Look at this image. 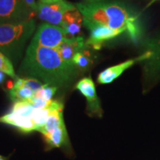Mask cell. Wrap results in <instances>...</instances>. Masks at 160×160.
<instances>
[{
	"mask_svg": "<svg viewBox=\"0 0 160 160\" xmlns=\"http://www.w3.org/2000/svg\"><path fill=\"white\" fill-rule=\"evenodd\" d=\"M83 19L127 32L132 41L137 42L142 36L139 14L134 8L119 0L82 2L76 4Z\"/></svg>",
	"mask_w": 160,
	"mask_h": 160,
	"instance_id": "obj_1",
	"label": "cell"
},
{
	"mask_svg": "<svg viewBox=\"0 0 160 160\" xmlns=\"http://www.w3.org/2000/svg\"><path fill=\"white\" fill-rule=\"evenodd\" d=\"M74 65L62 59L56 49L31 43L26 51L20 71L29 78H34L44 84L59 88L68 83L74 77Z\"/></svg>",
	"mask_w": 160,
	"mask_h": 160,
	"instance_id": "obj_2",
	"label": "cell"
},
{
	"mask_svg": "<svg viewBox=\"0 0 160 160\" xmlns=\"http://www.w3.org/2000/svg\"><path fill=\"white\" fill-rule=\"evenodd\" d=\"M35 28L33 18L0 25V51L11 61L17 62L22 53L26 42L33 35Z\"/></svg>",
	"mask_w": 160,
	"mask_h": 160,
	"instance_id": "obj_3",
	"label": "cell"
},
{
	"mask_svg": "<svg viewBox=\"0 0 160 160\" xmlns=\"http://www.w3.org/2000/svg\"><path fill=\"white\" fill-rule=\"evenodd\" d=\"M143 51L151 56L142 63L143 93H148L160 82V32L146 38L142 42Z\"/></svg>",
	"mask_w": 160,
	"mask_h": 160,
	"instance_id": "obj_4",
	"label": "cell"
},
{
	"mask_svg": "<svg viewBox=\"0 0 160 160\" xmlns=\"http://www.w3.org/2000/svg\"><path fill=\"white\" fill-rule=\"evenodd\" d=\"M34 108L28 101L16 102L7 114L0 117V122L12 125L22 133H31L36 131L32 120V113Z\"/></svg>",
	"mask_w": 160,
	"mask_h": 160,
	"instance_id": "obj_5",
	"label": "cell"
},
{
	"mask_svg": "<svg viewBox=\"0 0 160 160\" xmlns=\"http://www.w3.org/2000/svg\"><path fill=\"white\" fill-rule=\"evenodd\" d=\"M75 8V5L67 0H59L55 2H42L39 0L37 2L36 14L45 23L60 27L65 13Z\"/></svg>",
	"mask_w": 160,
	"mask_h": 160,
	"instance_id": "obj_6",
	"label": "cell"
},
{
	"mask_svg": "<svg viewBox=\"0 0 160 160\" xmlns=\"http://www.w3.org/2000/svg\"><path fill=\"white\" fill-rule=\"evenodd\" d=\"M67 38L65 31L61 27L43 23L39 26L31 43L41 47L57 49Z\"/></svg>",
	"mask_w": 160,
	"mask_h": 160,
	"instance_id": "obj_7",
	"label": "cell"
},
{
	"mask_svg": "<svg viewBox=\"0 0 160 160\" xmlns=\"http://www.w3.org/2000/svg\"><path fill=\"white\" fill-rule=\"evenodd\" d=\"M32 18L33 14L23 0H0V25L26 21Z\"/></svg>",
	"mask_w": 160,
	"mask_h": 160,
	"instance_id": "obj_8",
	"label": "cell"
},
{
	"mask_svg": "<svg viewBox=\"0 0 160 160\" xmlns=\"http://www.w3.org/2000/svg\"><path fill=\"white\" fill-rule=\"evenodd\" d=\"M83 25L90 31L88 39L85 41L87 47H91L94 50H100L105 42L113 39L125 33L123 30L113 29L107 26L90 22L83 19Z\"/></svg>",
	"mask_w": 160,
	"mask_h": 160,
	"instance_id": "obj_9",
	"label": "cell"
},
{
	"mask_svg": "<svg viewBox=\"0 0 160 160\" xmlns=\"http://www.w3.org/2000/svg\"><path fill=\"white\" fill-rule=\"evenodd\" d=\"M76 88L86 98V112L90 117L101 118L103 115L101 102L97 94L96 86L91 77H85L78 82Z\"/></svg>",
	"mask_w": 160,
	"mask_h": 160,
	"instance_id": "obj_10",
	"label": "cell"
},
{
	"mask_svg": "<svg viewBox=\"0 0 160 160\" xmlns=\"http://www.w3.org/2000/svg\"><path fill=\"white\" fill-rule=\"evenodd\" d=\"M151 56L149 51H143L139 57L131 59L123 62L118 64L117 65L111 66L108 68L99 73L97 77V82L99 84H109L113 82L115 79L120 77L126 70L132 67L137 63H141L147 59H148Z\"/></svg>",
	"mask_w": 160,
	"mask_h": 160,
	"instance_id": "obj_11",
	"label": "cell"
},
{
	"mask_svg": "<svg viewBox=\"0 0 160 160\" xmlns=\"http://www.w3.org/2000/svg\"><path fill=\"white\" fill-rule=\"evenodd\" d=\"M85 39L81 36L67 38L56 49L60 57L67 63L73 64V58L76 53L86 50Z\"/></svg>",
	"mask_w": 160,
	"mask_h": 160,
	"instance_id": "obj_12",
	"label": "cell"
},
{
	"mask_svg": "<svg viewBox=\"0 0 160 160\" xmlns=\"http://www.w3.org/2000/svg\"><path fill=\"white\" fill-rule=\"evenodd\" d=\"M82 24V15L76 7L65 13L60 27L65 31L68 38H72L79 36Z\"/></svg>",
	"mask_w": 160,
	"mask_h": 160,
	"instance_id": "obj_13",
	"label": "cell"
},
{
	"mask_svg": "<svg viewBox=\"0 0 160 160\" xmlns=\"http://www.w3.org/2000/svg\"><path fill=\"white\" fill-rule=\"evenodd\" d=\"M47 149L54 148H64L68 149L70 147L69 138L66 130L65 122L53 130L48 135L43 136Z\"/></svg>",
	"mask_w": 160,
	"mask_h": 160,
	"instance_id": "obj_14",
	"label": "cell"
},
{
	"mask_svg": "<svg viewBox=\"0 0 160 160\" xmlns=\"http://www.w3.org/2000/svg\"><path fill=\"white\" fill-rule=\"evenodd\" d=\"M63 123V108L53 109L50 113L45 125L39 130V132L43 136L48 135Z\"/></svg>",
	"mask_w": 160,
	"mask_h": 160,
	"instance_id": "obj_15",
	"label": "cell"
},
{
	"mask_svg": "<svg viewBox=\"0 0 160 160\" xmlns=\"http://www.w3.org/2000/svg\"><path fill=\"white\" fill-rule=\"evenodd\" d=\"M8 93L11 99L16 102L29 101L33 98L34 91L25 86H17L13 85V86H12L9 89Z\"/></svg>",
	"mask_w": 160,
	"mask_h": 160,
	"instance_id": "obj_16",
	"label": "cell"
},
{
	"mask_svg": "<svg viewBox=\"0 0 160 160\" xmlns=\"http://www.w3.org/2000/svg\"><path fill=\"white\" fill-rule=\"evenodd\" d=\"M92 63L91 55L86 50L76 53L73 58V64L79 69H87Z\"/></svg>",
	"mask_w": 160,
	"mask_h": 160,
	"instance_id": "obj_17",
	"label": "cell"
},
{
	"mask_svg": "<svg viewBox=\"0 0 160 160\" xmlns=\"http://www.w3.org/2000/svg\"><path fill=\"white\" fill-rule=\"evenodd\" d=\"M0 72H2L5 74L16 80L19 78L16 75L11 60L1 51H0Z\"/></svg>",
	"mask_w": 160,
	"mask_h": 160,
	"instance_id": "obj_18",
	"label": "cell"
},
{
	"mask_svg": "<svg viewBox=\"0 0 160 160\" xmlns=\"http://www.w3.org/2000/svg\"><path fill=\"white\" fill-rule=\"evenodd\" d=\"M57 89L58 88L56 86L49 85V84H44L41 88L35 92L33 97L39 98L45 101H51Z\"/></svg>",
	"mask_w": 160,
	"mask_h": 160,
	"instance_id": "obj_19",
	"label": "cell"
},
{
	"mask_svg": "<svg viewBox=\"0 0 160 160\" xmlns=\"http://www.w3.org/2000/svg\"><path fill=\"white\" fill-rule=\"evenodd\" d=\"M44 84H42L39 80L34 78H18L15 81L14 85L17 86H25V87L29 88L32 91H34V93L42 87Z\"/></svg>",
	"mask_w": 160,
	"mask_h": 160,
	"instance_id": "obj_20",
	"label": "cell"
},
{
	"mask_svg": "<svg viewBox=\"0 0 160 160\" xmlns=\"http://www.w3.org/2000/svg\"><path fill=\"white\" fill-rule=\"evenodd\" d=\"M23 2L32 14L33 15L34 13H36V11H37V2H36V0H23Z\"/></svg>",
	"mask_w": 160,
	"mask_h": 160,
	"instance_id": "obj_21",
	"label": "cell"
},
{
	"mask_svg": "<svg viewBox=\"0 0 160 160\" xmlns=\"http://www.w3.org/2000/svg\"><path fill=\"white\" fill-rule=\"evenodd\" d=\"M4 79H5V73L2 72H0V84L3 82Z\"/></svg>",
	"mask_w": 160,
	"mask_h": 160,
	"instance_id": "obj_22",
	"label": "cell"
},
{
	"mask_svg": "<svg viewBox=\"0 0 160 160\" xmlns=\"http://www.w3.org/2000/svg\"><path fill=\"white\" fill-rule=\"evenodd\" d=\"M42 2H55L59 1V0H40Z\"/></svg>",
	"mask_w": 160,
	"mask_h": 160,
	"instance_id": "obj_23",
	"label": "cell"
},
{
	"mask_svg": "<svg viewBox=\"0 0 160 160\" xmlns=\"http://www.w3.org/2000/svg\"><path fill=\"white\" fill-rule=\"evenodd\" d=\"M98 1H104V0H84V2H98Z\"/></svg>",
	"mask_w": 160,
	"mask_h": 160,
	"instance_id": "obj_24",
	"label": "cell"
},
{
	"mask_svg": "<svg viewBox=\"0 0 160 160\" xmlns=\"http://www.w3.org/2000/svg\"><path fill=\"white\" fill-rule=\"evenodd\" d=\"M0 160H6L5 158H4L2 156H0Z\"/></svg>",
	"mask_w": 160,
	"mask_h": 160,
	"instance_id": "obj_25",
	"label": "cell"
}]
</instances>
